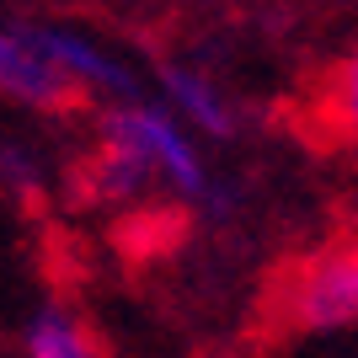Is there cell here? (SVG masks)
Returning a JSON list of instances; mask_svg holds the SVG:
<instances>
[{"mask_svg": "<svg viewBox=\"0 0 358 358\" xmlns=\"http://www.w3.org/2000/svg\"><path fill=\"white\" fill-rule=\"evenodd\" d=\"M278 315L289 331L331 337L358 327V236L327 241L310 257H299L278 289Z\"/></svg>", "mask_w": 358, "mask_h": 358, "instance_id": "obj_1", "label": "cell"}, {"mask_svg": "<svg viewBox=\"0 0 358 358\" xmlns=\"http://www.w3.org/2000/svg\"><path fill=\"white\" fill-rule=\"evenodd\" d=\"M113 113H118L123 129L139 139V150H145L150 166H155V177H161L171 193L187 198V203H214V209H220V182H209L193 134L171 118V107H161V102H113Z\"/></svg>", "mask_w": 358, "mask_h": 358, "instance_id": "obj_2", "label": "cell"}, {"mask_svg": "<svg viewBox=\"0 0 358 358\" xmlns=\"http://www.w3.org/2000/svg\"><path fill=\"white\" fill-rule=\"evenodd\" d=\"M0 91L22 107H38V113H75L91 91L54 59V48L43 43L38 27H0Z\"/></svg>", "mask_w": 358, "mask_h": 358, "instance_id": "obj_3", "label": "cell"}, {"mask_svg": "<svg viewBox=\"0 0 358 358\" xmlns=\"http://www.w3.org/2000/svg\"><path fill=\"white\" fill-rule=\"evenodd\" d=\"M0 182H6L11 193H22V198L43 193V171L32 166V155L22 145H0Z\"/></svg>", "mask_w": 358, "mask_h": 358, "instance_id": "obj_8", "label": "cell"}, {"mask_svg": "<svg viewBox=\"0 0 358 358\" xmlns=\"http://www.w3.org/2000/svg\"><path fill=\"white\" fill-rule=\"evenodd\" d=\"M155 80H161L166 102L177 107L171 118H177L182 129H203V134H214V139L236 134V107L220 96L214 80H203V75L187 70V64H166V70H155Z\"/></svg>", "mask_w": 358, "mask_h": 358, "instance_id": "obj_5", "label": "cell"}, {"mask_svg": "<svg viewBox=\"0 0 358 358\" xmlns=\"http://www.w3.org/2000/svg\"><path fill=\"white\" fill-rule=\"evenodd\" d=\"M22 348H27V358H113L96 327L64 305H38L22 327Z\"/></svg>", "mask_w": 358, "mask_h": 358, "instance_id": "obj_6", "label": "cell"}, {"mask_svg": "<svg viewBox=\"0 0 358 358\" xmlns=\"http://www.w3.org/2000/svg\"><path fill=\"white\" fill-rule=\"evenodd\" d=\"M150 182H161L155 166H150V155L123 129L118 113L102 107V118H96V150H91V161H86V198L91 203H129V198L145 193Z\"/></svg>", "mask_w": 358, "mask_h": 358, "instance_id": "obj_4", "label": "cell"}, {"mask_svg": "<svg viewBox=\"0 0 358 358\" xmlns=\"http://www.w3.org/2000/svg\"><path fill=\"white\" fill-rule=\"evenodd\" d=\"M327 118L337 123V134L348 145H358V48L348 54L337 70H331V86H327Z\"/></svg>", "mask_w": 358, "mask_h": 358, "instance_id": "obj_7", "label": "cell"}]
</instances>
